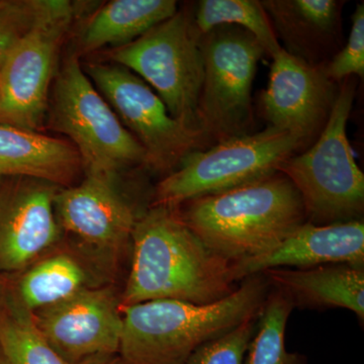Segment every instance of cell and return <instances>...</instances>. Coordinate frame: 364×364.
Instances as JSON below:
<instances>
[{"mask_svg": "<svg viewBox=\"0 0 364 364\" xmlns=\"http://www.w3.org/2000/svg\"><path fill=\"white\" fill-rule=\"evenodd\" d=\"M133 260L121 306L155 299L208 305L237 286L233 263L213 252L177 215L152 205L136 219Z\"/></svg>", "mask_w": 364, "mask_h": 364, "instance_id": "cell-1", "label": "cell"}, {"mask_svg": "<svg viewBox=\"0 0 364 364\" xmlns=\"http://www.w3.org/2000/svg\"><path fill=\"white\" fill-rule=\"evenodd\" d=\"M174 208L208 248L232 263L272 250L306 222L299 191L280 172Z\"/></svg>", "mask_w": 364, "mask_h": 364, "instance_id": "cell-2", "label": "cell"}, {"mask_svg": "<svg viewBox=\"0 0 364 364\" xmlns=\"http://www.w3.org/2000/svg\"><path fill=\"white\" fill-rule=\"evenodd\" d=\"M269 289L260 273L208 305L155 299L121 306L123 331L117 354L126 364H186L200 345L257 318Z\"/></svg>", "mask_w": 364, "mask_h": 364, "instance_id": "cell-3", "label": "cell"}, {"mask_svg": "<svg viewBox=\"0 0 364 364\" xmlns=\"http://www.w3.org/2000/svg\"><path fill=\"white\" fill-rule=\"evenodd\" d=\"M358 77L345 78L329 119L318 140L279 167L299 191L306 220L330 225L360 220L364 210V176L347 136Z\"/></svg>", "mask_w": 364, "mask_h": 364, "instance_id": "cell-4", "label": "cell"}, {"mask_svg": "<svg viewBox=\"0 0 364 364\" xmlns=\"http://www.w3.org/2000/svg\"><path fill=\"white\" fill-rule=\"evenodd\" d=\"M47 117L50 127L73 143L86 176L117 179L123 170L147 166L142 145L91 82L76 54L57 72Z\"/></svg>", "mask_w": 364, "mask_h": 364, "instance_id": "cell-5", "label": "cell"}, {"mask_svg": "<svg viewBox=\"0 0 364 364\" xmlns=\"http://www.w3.org/2000/svg\"><path fill=\"white\" fill-rule=\"evenodd\" d=\"M203 79L196 117L205 147L252 133V85L267 54L247 31L221 26L198 37Z\"/></svg>", "mask_w": 364, "mask_h": 364, "instance_id": "cell-6", "label": "cell"}, {"mask_svg": "<svg viewBox=\"0 0 364 364\" xmlns=\"http://www.w3.org/2000/svg\"><path fill=\"white\" fill-rule=\"evenodd\" d=\"M299 151L291 134L270 126L193 151L158 183L152 205L176 208L258 181L279 172L282 163Z\"/></svg>", "mask_w": 364, "mask_h": 364, "instance_id": "cell-7", "label": "cell"}, {"mask_svg": "<svg viewBox=\"0 0 364 364\" xmlns=\"http://www.w3.org/2000/svg\"><path fill=\"white\" fill-rule=\"evenodd\" d=\"M109 57L112 63L143 79L161 98L174 119L200 133L196 109L202 90L203 61L193 14L178 9L168 20L138 39L112 49Z\"/></svg>", "mask_w": 364, "mask_h": 364, "instance_id": "cell-8", "label": "cell"}, {"mask_svg": "<svg viewBox=\"0 0 364 364\" xmlns=\"http://www.w3.org/2000/svg\"><path fill=\"white\" fill-rule=\"evenodd\" d=\"M75 16V6H51L0 66V124L39 132L47 119L60 50Z\"/></svg>", "mask_w": 364, "mask_h": 364, "instance_id": "cell-9", "label": "cell"}, {"mask_svg": "<svg viewBox=\"0 0 364 364\" xmlns=\"http://www.w3.org/2000/svg\"><path fill=\"white\" fill-rule=\"evenodd\" d=\"M86 75L147 155V166L170 172L189 153L207 149L203 136L170 114L156 92L135 73L114 63L90 62Z\"/></svg>", "mask_w": 364, "mask_h": 364, "instance_id": "cell-10", "label": "cell"}, {"mask_svg": "<svg viewBox=\"0 0 364 364\" xmlns=\"http://www.w3.org/2000/svg\"><path fill=\"white\" fill-rule=\"evenodd\" d=\"M272 58L269 81L261 95V109L270 127L298 141L301 152L325 128L339 85L326 75L324 65L312 66L280 49Z\"/></svg>", "mask_w": 364, "mask_h": 364, "instance_id": "cell-11", "label": "cell"}, {"mask_svg": "<svg viewBox=\"0 0 364 364\" xmlns=\"http://www.w3.org/2000/svg\"><path fill=\"white\" fill-rule=\"evenodd\" d=\"M121 303L112 289H87L33 316L45 338L69 363L119 353Z\"/></svg>", "mask_w": 364, "mask_h": 364, "instance_id": "cell-12", "label": "cell"}, {"mask_svg": "<svg viewBox=\"0 0 364 364\" xmlns=\"http://www.w3.org/2000/svg\"><path fill=\"white\" fill-rule=\"evenodd\" d=\"M0 193V270L26 267L59 238L55 208L59 186L52 182L14 177Z\"/></svg>", "mask_w": 364, "mask_h": 364, "instance_id": "cell-13", "label": "cell"}, {"mask_svg": "<svg viewBox=\"0 0 364 364\" xmlns=\"http://www.w3.org/2000/svg\"><path fill=\"white\" fill-rule=\"evenodd\" d=\"M55 208L67 231L105 254L126 247L138 219L117 188L116 179L105 176H86L78 186L59 189Z\"/></svg>", "mask_w": 364, "mask_h": 364, "instance_id": "cell-14", "label": "cell"}, {"mask_svg": "<svg viewBox=\"0 0 364 364\" xmlns=\"http://www.w3.org/2000/svg\"><path fill=\"white\" fill-rule=\"evenodd\" d=\"M347 264L363 268L364 224L356 221L296 228L277 247L251 259L233 263L237 282L275 268H311Z\"/></svg>", "mask_w": 364, "mask_h": 364, "instance_id": "cell-15", "label": "cell"}, {"mask_svg": "<svg viewBox=\"0 0 364 364\" xmlns=\"http://www.w3.org/2000/svg\"><path fill=\"white\" fill-rule=\"evenodd\" d=\"M280 47L312 66L343 47L342 0H262Z\"/></svg>", "mask_w": 364, "mask_h": 364, "instance_id": "cell-16", "label": "cell"}, {"mask_svg": "<svg viewBox=\"0 0 364 364\" xmlns=\"http://www.w3.org/2000/svg\"><path fill=\"white\" fill-rule=\"evenodd\" d=\"M270 287L289 296L294 306L341 308L364 320V270L347 264L275 268L261 273Z\"/></svg>", "mask_w": 364, "mask_h": 364, "instance_id": "cell-17", "label": "cell"}, {"mask_svg": "<svg viewBox=\"0 0 364 364\" xmlns=\"http://www.w3.org/2000/svg\"><path fill=\"white\" fill-rule=\"evenodd\" d=\"M80 166L72 144L0 124V177H32L59 186L70 181Z\"/></svg>", "mask_w": 364, "mask_h": 364, "instance_id": "cell-18", "label": "cell"}, {"mask_svg": "<svg viewBox=\"0 0 364 364\" xmlns=\"http://www.w3.org/2000/svg\"><path fill=\"white\" fill-rule=\"evenodd\" d=\"M178 11L174 0H112L95 11L79 33V54L133 42Z\"/></svg>", "mask_w": 364, "mask_h": 364, "instance_id": "cell-19", "label": "cell"}, {"mask_svg": "<svg viewBox=\"0 0 364 364\" xmlns=\"http://www.w3.org/2000/svg\"><path fill=\"white\" fill-rule=\"evenodd\" d=\"M85 269L66 254L46 258L21 277L18 294L23 309L38 312L70 298L82 289Z\"/></svg>", "mask_w": 364, "mask_h": 364, "instance_id": "cell-20", "label": "cell"}, {"mask_svg": "<svg viewBox=\"0 0 364 364\" xmlns=\"http://www.w3.org/2000/svg\"><path fill=\"white\" fill-rule=\"evenodd\" d=\"M193 23L198 37L221 26H235L254 36L270 57L282 49L272 21L258 0H202Z\"/></svg>", "mask_w": 364, "mask_h": 364, "instance_id": "cell-21", "label": "cell"}, {"mask_svg": "<svg viewBox=\"0 0 364 364\" xmlns=\"http://www.w3.org/2000/svg\"><path fill=\"white\" fill-rule=\"evenodd\" d=\"M294 306L289 296L277 289L269 291L248 348L246 364H306L303 354L287 351V321Z\"/></svg>", "mask_w": 364, "mask_h": 364, "instance_id": "cell-22", "label": "cell"}, {"mask_svg": "<svg viewBox=\"0 0 364 364\" xmlns=\"http://www.w3.org/2000/svg\"><path fill=\"white\" fill-rule=\"evenodd\" d=\"M0 350L6 364H71L45 338L30 313L0 318Z\"/></svg>", "mask_w": 364, "mask_h": 364, "instance_id": "cell-23", "label": "cell"}, {"mask_svg": "<svg viewBox=\"0 0 364 364\" xmlns=\"http://www.w3.org/2000/svg\"><path fill=\"white\" fill-rule=\"evenodd\" d=\"M51 4L52 0H0V66Z\"/></svg>", "mask_w": 364, "mask_h": 364, "instance_id": "cell-24", "label": "cell"}, {"mask_svg": "<svg viewBox=\"0 0 364 364\" xmlns=\"http://www.w3.org/2000/svg\"><path fill=\"white\" fill-rule=\"evenodd\" d=\"M257 318H249L221 336L200 345L186 364H243L255 333Z\"/></svg>", "mask_w": 364, "mask_h": 364, "instance_id": "cell-25", "label": "cell"}, {"mask_svg": "<svg viewBox=\"0 0 364 364\" xmlns=\"http://www.w3.org/2000/svg\"><path fill=\"white\" fill-rule=\"evenodd\" d=\"M326 75L340 83L351 76L364 77V4H358L352 16L348 40L324 65Z\"/></svg>", "mask_w": 364, "mask_h": 364, "instance_id": "cell-26", "label": "cell"}, {"mask_svg": "<svg viewBox=\"0 0 364 364\" xmlns=\"http://www.w3.org/2000/svg\"><path fill=\"white\" fill-rule=\"evenodd\" d=\"M79 364H126L119 358V354H109V355H98L95 358L85 359Z\"/></svg>", "mask_w": 364, "mask_h": 364, "instance_id": "cell-27", "label": "cell"}]
</instances>
